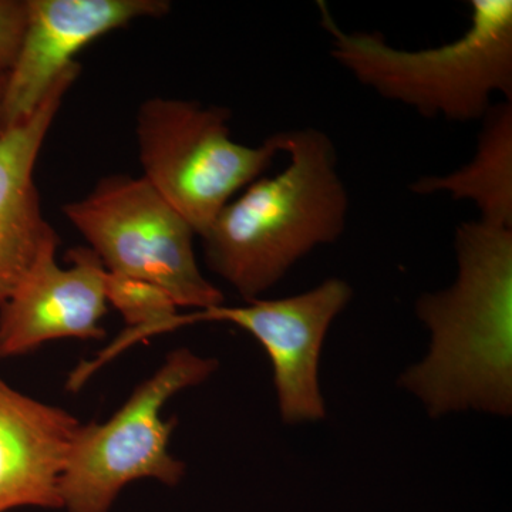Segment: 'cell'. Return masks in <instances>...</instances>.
<instances>
[{"label": "cell", "mask_w": 512, "mask_h": 512, "mask_svg": "<svg viewBox=\"0 0 512 512\" xmlns=\"http://www.w3.org/2000/svg\"><path fill=\"white\" fill-rule=\"evenodd\" d=\"M458 274L426 293L417 316L429 355L400 379L437 417L461 410L510 416L512 409V227L478 218L458 225Z\"/></svg>", "instance_id": "obj_1"}, {"label": "cell", "mask_w": 512, "mask_h": 512, "mask_svg": "<svg viewBox=\"0 0 512 512\" xmlns=\"http://www.w3.org/2000/svg\"><path fill=\"white\" fill-rule=\"evenodd\" d=\"M284 153V170L249 184L200 237L211 271L247 302L313 249L338 241L348 222L349 194L328 134L284 131Z\"/></svg>", "instance_id": "obj_2"}, {"label": "cell", "mask_w": 512, "mask_h": 512, "mask_svg": "<svg viewBox=\"0 0 512 512\" xmlns=\"http://www.w3.org/2000/svg\"><path fill=\"white\" fill-rule=\"evenodd\" d=\"M470 26L453 42L420 50L380 33L345 32L319 2L332 56L363 86L427 119L483 120L500 94L512 101V2L473 0Z\"/></svg>", "instance_id": "obj_3"}, {"label": "cell", "mask_w": 512, "mask_h": 512, "mask_svg": "<svg viewBox=\"0 0 512 512\" xmlns=\"http://www.w3.org/2000/svg\"><path fill=\"white\" fill-rule=\"evenodd\" d=\"M231 111L194 100L151 97L136 120L143 175L201 237L222 208L284 153V131L261 146L232 140Z\"/></svg>", "instance_id": "obj_4"}, {"label": "cell", "mask_w": 512, "mask_h": 512, "mask_svg": "<svg viewBox=\"0 0 512 512\" xmlns=\"http://www.w3.org/2000/svg\"><path fill=\"white\" fill-rule=\"evenodd\" d=\"M217 367V359L175 349L109 420L82 423L60 481L63 508L109 512L133 481L154 478L170 487L180 483L185 464L170 451L177 420H164L163 409L175 394L210 379Z\"/></svg>", "instance_id": "obj_5"}, {"label": "cell", "mask_w": 512, "mask_h": 512, "mask_svg": "<svg viewBox=\"0 0 512 512\" xmlns=\"http://www.w3.org/2000/svg\"><path fill=\"white\" fill-rule=\"evenodd\" d=\"M106 271L164 292L178 309L224 305L194 251V228L143 177L109 175L63 207Z\"/></svg>", "instance_id": "obj_6"}, {"label": "cell", "mask_w": 512, "mask_h": 512, "mask_svg": "<svg viewBox=\"0 0 512 512\" xmlns=\"http://www.w3.org/2000/svg\"><path fill=\"white\" fill-rule=\"evenodd\" d=\"M352 299V288L332 278L311 291L282 299H255L242 306H212L175 316L173 328L200 322H228L247 330L266 350L279 412L288 424L325 419L319 389V357L333 320Z\"/></svg>", "instance_id": "obj_7"}, {"label": "cell", "mask_w": 512, "mask_h": 512, "mask_svg": "<svg viewBox=\"0 0 512 512\" xmlns=\"http://www.w3.org/2000/svg\"><path fill=\"white\" fill-rule=\"evenodd\" d=\"M165 0H26V25L3 94L0 131L22 123L94 40L137 19L163 18Z\"/></svg>", "instance_id": "obj_8"}, {"label": "cell", "mask_w": 512, "mask_h": 512, "mask_svg": "<svg viewBox=\"0 0 512 512\" xmlns=\"http://www.w3.org/2000/svg\"><path fill=\"white\" fill-rule=\"evenodd\" d=\"M56 249H43L0 305V360L28 355L53 340L106 335V268L89 247L69 249L67 266H60Z\"/></svg>", "instance_id": "obj_9"}, {"label": "cell", "mask_w": 512, "mask_h": 512, "mask_svg": "<svg viewBox=\"0 0 512 512\" xmlns=\"http://www.w3.org/2000/svg\"><path fill=\"white\" fill-rule=\"evenodd\" d=\"M79 63L60 76L35 113L0 131V305L50 245H59L35 183L37 158L64 96L79 77Z\"/></svg>", "instance_id": "obj_10"}, {"label": "cell", "mask_w": 512, "mask_h": 512, "mask_svg": "<svg viewBox=\"0 0 512 512\" xmlns=\"http://www.w3.org/2000/svg\"><path fill=\"white\" fill-rule=\"evenodd\" d=\"M80 423L0 376V512L63 508L60 481Z\"/></svg>", "instance_id": "obj_11"}, {"label": "cell", "mask_w": 512, "mask_h": 512, "mask_svg": "<svg viewBox=\"0 0 512 512\" xmlns=\"http://www.w3.org/2000/svg\"><path fill=\"white\" fill-rule=\"evenodd\" d=\"M410 190L473 202L480 220L512 227V101L493 104L485 114L470 163L450 174L421 177Z\"/></svg>", "instance_id": "obj_12"}, {"label": "cell", "mask_w": 512, "mask_h": 512, "mask_svg": "<svg viewBox=\"0 0 512 512\" xmlns=\"http://www.w3.org/2000/svg\"><path fill=\"white\" fill-rule=\"evenodd\" d=\"M26 25V0H0V72H9Z\"/></svg>", "instance_id": "obj_13"}, {"label": "cell", "mask_w": 512, "mask_h": 512, "mask_svg": "<svg viewBox=\"0 0 512 512\" xmlns=\"http://www.w3.org/2000/svg\"><path fill=\"white\" fill-rule=\"evenodd\" d=\"M6 79H8V72H0V113H2L3 94H5Z\"/></svg>", "instance_id": "obj_14"}]
</instances>
